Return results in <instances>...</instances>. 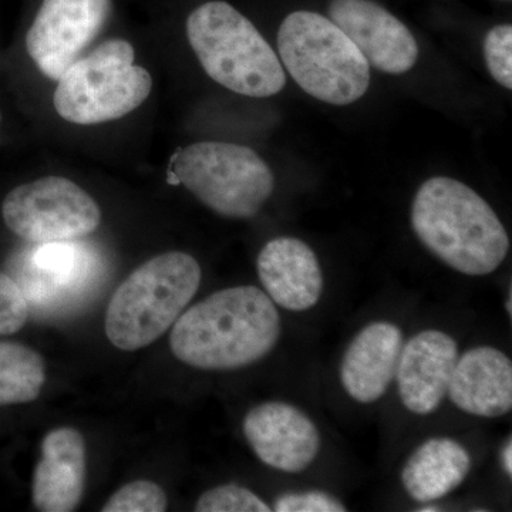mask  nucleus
Listing matches in <instances>:
<instances>
[{"instance_id": "5", "label": "nucleus", "mask_w": 512, "mask_h": 512, "mask_svg": "<svg viewBox=\"0 0 512 512\" xmlns=\"http://www.w3.org/2000/svg\"><path fill=\"white\" fill-rule=\"evenodd\" d=\"M282 63L312 97L346 106L365 96L370 67L355 43L332 20L298 10L286 16L278 32Z\"/></svg>"}, {"instance_id": "20", "label": "nucleus", "mask_w": 512, "mask_h": 512, "mask_svg": "<svg viewBox=\"0 0 512 512\" xmlns=\"http://www.w3.org/2000/svg\"><path fill=\"white\" fill-rule=\"evenodd\" d=\"M167 495L153 481H134L120 488L103 507V512H163Z\"/></svg>"}, {"instance_id": "18", "label": "nucleus", "mask_w": 512, "mask_h": 512, "mask_svg": "<svg viewBox=\"0 0 512 512\" xmlns=\"http://www.w3.org/2000/svg\"><path fill=\"white\" fill-rule=\"evenodd\" d=\"M471 471V456L463 444L447 437L424 441L407 458L402 470L404 490L417 503H430L453 493Z\"/></svg>"}, {"instance_id": "27", "label": "nucleus", "mask_w": 512, "mask_h": 512, "mask_svg": "<svg viewBox=\"0 0 512 512\" xmlns=\"http://www.w3.org/2000/svg\"><path fill=\"white\" fill-rule=\"evenodd\" d=\"M421 512L439 511V508H421Z\"/></svg>"}, {"instance_id": "21", "label": "nucleus", "mask_w": 512, "mask_h": 512, "mask_svg": "<svg viewBox=\"0 0 512 512\" xmlns=\"http://www.w3.org/2000/svg\"><path fill=\"white\" fill-rule=\"evenodd\" d=\"M198 512H269L272 508L248 488L237 484L220 485L201 495Z\"/></svg>"}, {"instance_id": "13", "label": "nucleus", "mask_w": 512, "mask_h": 512, "mask_svg": "<svg viewBox=\"0 0 512 512\" xmlns=\"http://www.w3.org/2000/svg\"><path fill=\"white\" fill-rule=\"evenodd\" d=\"M256 269L266 295L285 311H309L322 296L318 256L302 239L279 237L266 242Z\"/></svg>"}, {"instance_id": "28", "label": "nucleus", "mask_w": 512, "mask_h": 512, "mask_svg": "<svg viewBox=\"0 0 512 512\" xmlns=\"http://www.w3.org/2000/svg\"><path fill=\"white\" fill-rule=\"evenodd\" d=\"M0 121H2V114H0Z\"/></svg>"}, {"instance_id": "1", "label": "nucleus", "mask_w": 512, "mask_h": 512, "mask_svg": "<svg viewBox=\"0 0 512 512\" xmlns=\"http://www.w3.org/2000/svg\"><path fill=\"white\" fill-rule=\"evenodd\" d=\"M281 332L272 299L255 286H235L183 312L170 345L178 360L195 369L234 370L268 356Z\"/></svg>"}, {"instance_id": "11", "label": "nucleus", "mask_w": 512, "mask_h": 512, "mask_svg": "<svg viewBox=\"0 0 512 512\" xmlns=\"http://www.w3.org/2000/svg\"><path fill=\"white\" fill-rule=\"evenodd\" d=\"M242 430L255 456L282 473H302L322 447L311 417L289 403L259 404L245 416Z\"/></svg>"}, {"instance_id": "19", "label": "nucleus", "mask_w": 512, "mask_h": 512, "mask_svg": "<svg viewBox=\"0 0 512 512\" xmlns=\"http://www.w3.org/2000/svg\"><path fill=\"white\" fill-rule=\"evenodd\" d=\"M46 382L45 360L28 346L0 342V406L35 402Z\"/></svg>"}, {"instance_id": "14", "label": "nucleus", "mask_w": 512, "mask_h": 512, "mask_svg": "<svg viewBox=\"0 0 512 512\" xmlns=\"http://www.w3.org/2000/svg\"><path fill=\"white\" fill-rule=\"evenodd\" d=\"M404 338L392 322H372L360 330L343 355L340 383L357 403L382 399L396 377Z\"/></svg>"}, {"instance_id": "16", "label": "nucleus", "mask_w": 512, "mask_h": 512, "mask_svg": "<svg viewBox=\"0 0 512 512\" xmlns=\"http://www.w3.org/2000/svg\"><path fill=\"white\" fill-rule=\"evenodd\" d=\"M86 444L79 431L60 427L46 434L33 474V505L43 512H70L83 497Z\"/></svg>"}, {"instance_id": "12", "label": "nucleus", "mask_w": 512, "mask_h": 512, "mask_svg": "<svg viewBox=\"0 0 512 512\" xmlns=\"http://www.w3.org/2000/svg\"><path fill=\"white\" fill-rule=\"evenodd\" d=\"M458 356L456 340L441 330H423L403 345L394 379L410 413L427 416L439 409Z\"/></svg>"}, {"instance_id": "22", "label": "nucleus", "mask_w": 512, "mask_h": 512, "mask_svg": "<svg viewBox=\"0 0 512 512\" xmlns=\"http://www.w3.org/2000/svg\"><path fill=\"white\" fill-rule=\"evenodd\" d=\"M484 57L495 82L512 89V26H495L484 39Z\"/></svg>"}, {"instance_id": "15", "label": "nucleus", "mask_w": 512, "mask_h": 512, "mask_svg": "<svg viewBox=\"0 0 512 512\" xmlns=\"http://www.w3.org/2000/svg\"><path fill=\"white\" fill-rule=\"evenodd\" d=\"M447 394L458 410L471 416H505L512 409L510 357L491 346L467 350L458 356Z\"/></svg>"}, {"instance_id": "3", "label": "nucleus", "mask_w": 512, "mask_h": 512, "mask_svg": "<svg viewBox=\"0 0 512 512\" xmlns=\"http://www.w3.org/2000/svg\"><path fill=\"white\" fill-rule=\"evenodd\" d=\"M188 42L214 82L242 96L265 99L284 90L281 60L254 23L222 0L188 15Z\"/></svg>"}, {"instance_id": "8", "label": "nucleus", "mask_w": 512, "mask_h": 512, "mask_svg": "<svg viewBox=\"0 0 512 512\" xmlns=\"http://www.w3.org/2000/svg\"><path fill=\"white\" fill-rule=\"evenodd\" d=\"M2 215L13 234L33 244L87 237L101 222V210L92 195L56 175L13 188L3 201Z\"/></svg>"}, {"instance_id": "4", "label": "nucleus", "mask_w": 512, "mask_h": 512, "mask_svg": "<svg viewBox=\"0 0 512 512\" xmlns=\"http://www.w3.org/2000/svg\"><path fill=\"white\" fill-rule=\"evenodd\" d=\"M202 278L197 259L167 252L138 266L111 296L106 335L124 352L147 348L183 315Z\"/></svg>"}, {"instance_id": "2", "label": "nucleus", "mask_w": 512, "mask_h": 512, "mask_svg": "<svg viewBox=\"0 0 512 512\" xmlns=\"http://www.w3.org/2000/svg\"><path fill=\"white\" fill-rule=\"evenodd\" d=\"M412 228L431 254L468 276L493 274L510 251L507 229L473 188L433 177L414 195Z\"/></svg>"}, {"instance_id": "26", "label": "nucleus", "mask_w": 512, "mask_h": 512, "mask_svg": "<svg viewBox=\"0 0 512 512\" xmlns=\"http://www.w3.org/2000/svg\"><path fill=\"white\" fill-rule=\"evenodd\" d=\"M505 309H507L508 315H510V318H511V316H512L511 295H510V298H508V301L505 302Z\"/></svg>"}, {"instance_id": "7", "label": "nucleus", "mask_w": 512, "mask_h": 512, "mask_svg": "<svg viewBox=\"0 0 512 512\" xmlns=\"http://www.w3.org/2000/svg\"><path fill=\"white\" fill-rule=\"evenodd\" d=\"M167 183L184 185L205 207L245 220L271 198L275 177L254 150L238 144L201 141L171 157Z\"/></svg>"}, {"instance_id": "10", "label": "nucleus", "mask_w": 512, "mask_h": 512, "mask_svg": "<svg viewBox=\"0 0 512 512\" xmlns=\"http://www.w3.org/2000/svg\"><path fill=\"white\" fill-rule=\"evenodd\" d=\"M329 19L355 43L367 63L404 74L419 59V45L404 23L373 0H330Z\"/></svg>"}, {"instance_id": "23", "label": "nucleus", "mask_w": 512, "mask_h": 512, "mask_svg": "<svg viewBox=\"0 0 512 512\" xmlns=\"http://www.w3.org/2000/svg\"><path fill=\"white\" fill-rule=\"evenodd\" d=\"M29 303L18 282L0 272V336L13 335L26 325Z\"/></svg>"}, {"instance_id": "9", "label": "nucleus", "mask_w": 512, "mask_h": 512, "mask_svg": "<svg viewBox=\"0 0 512 512\" xmlns=\"http://www.w3.org/2000/svg\"><path fill=\"white\" fill-rule=\"evenodd\" d=\"M113 0H42L26 35V52L57 80L83 56L109 22Z\"/></svg>"}, {"instance_id": "6", "label": "nucleus", "mask_w": 512, "mask_h": 512, "mask_svg": "<svg viewBox=\"0 0 512 512\" xmlns=\"http://www.w3.org/2000/svg\"><path fill=\"white\" fill-rule=\"evenodd\" d=\"M127 40L110 39L77 59L57 80L53 106L69 123H109L133 113L153 90V77L137 66Z\"/></svg>"}, {"instance_id": "24", "label": "nucleus", "mask_w": 512, "mask_h": 512, "mask_svg": "<svg viewBox=\"0 0 512 512\" xmlns=\"http://www.w3.org/2000/svg\"><path fill=\"white\" fill-rule=\"evenodd\" d=\"M276 512H345L346 507L335 495L326 491L309 490L286 493L276 498Z\"/></svg>"}, {"instance_id": "25", "label": "nucleus", "mask_w": 512, "mask_h": 512, "mask_svg": "<svg viewBox=\"0 0 512 512\" xmlns=\"http://www.w3.org/2000/svg\"><path fill=\"white\" fill-rule=\"evenodd\" d=\"M501 460H503V468L508 477L512 476V440L508 439L507 443L501 453Z\"/></svg>"}, {"instance_id": "17", "label": "nucleus", "mask_w": 512, "mask_h": 512, "mask_svg": "<svg viewBox=\"0 0 512 512\" xmlns=\"http://www.w3.org/2000/svg\"><path fill=\"white\" fill-rule=\"evenodd\" d=\"M94 259L79 244L70 241L39 244L25 261L18 282L32 305L57 306L82 295L94 275Z\"/></svg>"}]
</instances>
